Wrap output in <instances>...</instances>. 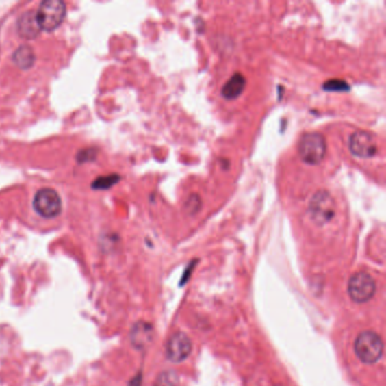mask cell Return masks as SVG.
I'll return each mask as SVG.
<instances>
[{
    "label": "cell",
    "mask_w": 386,
    "mask_h": 386,
    "mask_svg": "<svg viewBox=\"0 0 386 386\" xmlns=\"http://www.w3.org/2000/svg\"><path fill=\"white\" fill-rule=\"evenodd\" d=\"M327 144L323 135L311 131L303 135L298 144V153L304 164L318 166L324 160Z\"/></svg>",
    "instance_id": "cell-1"
},
{
    "label": "cell",
    "mask_w": 386,
    "mask_h": 386,
    "mask_svg": "<svg viewBox=\"0 0 386 386\" xmlns=\"http://www.w3.org/2000/svg\"><path fill=\"white\" fill-rule=\"evenodd\" d=\"M337 204L327 190H320L311 196L308 204V214L316 226H325L335 216Z\"/></svg>",
    "instance_id": "cell-2"
},
{
    "label": "cell",
    "mask_w": 386,
    "mask_h": 386,
    "mask_svg": "<svg viewBox=\"0 0 386 386\" xmlns=\"http://www.w3.org/2000/svg\"><path fill=\"white\" fill-rule=\"evenodd\" d=\"M355 352L363 363H377L383 356V340L373 331H363L355 341Z\"/></svg>",
    "instance_id": "cell-3"
},
{
    "label": "cell",
    "mask_w": 386,
    "mask_h": 386,
    "mask_svg": "<svg viewBox=\"0 0 386 386\" xmlns=\"http://www.w3.org/2000/svg\"><path fill=\"white\" fill-rule=\"evenodd\" d=\"M36 15L41 31L53 32L65 20L66 5L60 0H46L41 3Z\"/></svg>",
    "instance_id": "cell-4"
},
{
    "label": "cell",
    "mask_w": 386,
    "mask_h": 386,
    "mask_svg": "<svg viewBox=\"0 0 386 386\" xmlns=\"http://www.w3.org/2000/svg\"><path fill=\"white\" fill-rule=\"evenodd\" d=\"M376 292V282L366 272L355 273L348 282V294L358 304L370 301Z\"/></svg>",
    "instance_id": "cell-5"
},
{
    "label": "cell",
    "mask_w": 386,
    "mask_h": 386,
    "mask_svg": "<svg viewBox=\"0 0 386 386\" xmlns=\"http://www.w3.org/2000/svg\"><path fill=\"white\" fill-rule=\"evenodd\" d=\"M33 207L36 212L43 218H56L62 212V198L56 190L42 188L36 194L33 200Z\"/></svg>",
    "instance_id": "cell-6"
},
{
    "label": "cell",
    "mask_w": 386,
    "mask_h": 386,
    "mask_svg": "<svg viewBox=\"0 0 386 386\" xmlns=\"http://www.w3.org/2000/svg\"><path fill=\"white\" fill-rule=\"evenodd\" d=\"M349 151L359 159H372L378 152L376 136L367 131H357L349 138Z\"/></svg>",
    "instance_id": "cell-7"
},
{
    "label": "cell",
    "mask_w": 386,
    "mask_h": 386,
    "mask_svg": "<svg viewBox=\"0 0 386 386\" xmlns=\"http://www.w3.org/2000/svg\"><path fill=\"white\" fill-rule=\"evenodd\" d=\"M192 349L193 346L190 337L183 332H177L168 340L166 355L172 363H181L190 357Z\"/></svg>",
    "instance_id": "cell-8"
},
{
    "label": "cell",
    "mask_w": 386,
    "mask_h": 386,
    "mask_svg": "<svg viewBox=\"0 0 386 386\" xmlns=\"http://www.w3.org/2000/svg\"><path fill=\"white\" fill-rule=\"evenodd\" d=\"M246 84L247 81L245 76L242 75V73H235L222 86L221 95L226 100H236L242 94V92L245 91Z\"/></svg>",
    "instance_id": "cell-9"
},
{
    "label": "cell",
    "mask_w": 386,
    "mask_h": 386,
    "mask_svg": "<svg viewBox=\"0 0 386 386\" xmlns=\"http://www.w3.org/2000/svg\"><path fill=\"white\" fill-rule=\"evenodd\" d=\"M153 337V329L152 325L145 322H138L131 329V344L138 349H143L150 344Z\"/></svg>",
    "instance_id": "cell-10"
},
{
    "label": "cell",
    "mask_w": 386,
    "mask_h": 386,
    "mask_svg": "<svg viewBox=\"0 0 386 386\" xmlns=\"http://www.w3.org/2000/svg\"><path fill=\"white\" fill-rule=\"evenodd\" d=\"M41 32L39 23L36 21V13L33 12H27L23 14L18 20V33L21 36H23L24 39H36Z\"/></svg>",
    "instance_id": "cell-11"
},
{
    "label": "cell",
    "mask_w": 386,
    "mask_h": 386,
    "mask_svg": "<svg viewBox=\"0 0 386 386\" xmlns=\"http://www.w3.org/2000/svg\"><path fill=\"white\" fill-rule=\"evenodd\" d=\"M13 60L20 68L27 69L32 67L36 56L31 47L22 46L14 53Z\"/></svg>",
    "instance_id": "cell-12"
},
{
    "label": "cell",
    "mask_w": 386,
    "mask_h": 386,
    "mask_svg": "<svg viewBox=\"0 0 386 386\" xmlns=\"http://www.w3.org/2000/svg\"><path fill=\"white\" fill-rule=\"evenodd\" d=\"M183 209L188 216H193L200 212L201 209H202V198H201L200 195L192 194V195L185 201Z\"/></svg>",
    "instance_id": "cell-13"
},
{
    "label": "cell",
    "mask_w": 386,
    "mask_h": 386,
    "mask_svg": "<svg viewBox=\"0 0 386 386\" xmlns=\"http://www.w3.org/2000/svg\"><path fill=\"white\" fill-rule=\"evenodd\" d=\"M119 180H120V177H119L118 175H108V176H105V177H99L98 179H95L92 187L94 190H109V188H112L114 185L118 183Z\"/></svg>",
    "instance_id": "cell-14"
},
{
    "label": "cell",
    "mask_w": 386,
    "mask_h": 386,
    "mask_svg": "<svg viewBox=\"0 0 386 386\" xmlns=\"http://www.w3.org/2000/svg\"><path fill=\"white\" fill-rule=\"evenodd\" d=\"M322 89L326 92H349L350 86L344 79H329L322 86Z\"/></svg>",
    "instance_id": "cell-15"
},
{
    "label": "cell",
    "mask_w": 386,
    "mask_h": 386,
    "mask_svg": "<svg viewBox=\"0 0 386 386\" xmlns=\"http://www.w3.org/2000/svg\"><path fill=\"white\" fill-rule=\"evenodd\" d=\"M178 378L176 374L172 372H167V373L161 374L157 378L155 386H177Z\"/></svg>",
    "instance_id": "cell-16"
},
{
    "label": "cell",
    "mask_w": 386,
    "mask_h": 386,
    "mask_svg": "<svg viewBox=\"0 0 386 386\" xmlns=\"http://www.w3.org/2000/svg\"><path fill=\"white\" fill-rule=\"evenodd\" d=\"M95 155L96 154L93 152V150L83 151L82 154H79V160L84 162V161H86V157H89L90 161H91Z\"/></svg>",
    "instance_id": "cell-17"
},
{
    "label": "cell",
    "mask_w": 386,
    "mask_h": 386,
    "mask_svg": "<svg viewBox=\"0 0 386 386\" xmlns=\"http://www.w3.org/2000/svg\"><path fill=\"white\" fill-rule=\"evenodd\" d=\"M141 375H138V376L135 377L134 380H131V383H129L128 386H141Z\"/></svg>",
    "instance_id": "cell-18"
},
{
    "label": "cell",
    "mask_w": 386,
    "mask_h": 386,
    "mask_svg": "<svg viewBox=\"0 0 386 386\" xmlns=\"http://www.w3.org/2000/svg\"><path fill=\"white\" fill-rule=\"evenodd\" d=\"M276 386H285V385H276Z\"/></svg>",
    "instance_id": "cell-19"
}]
</instances>
